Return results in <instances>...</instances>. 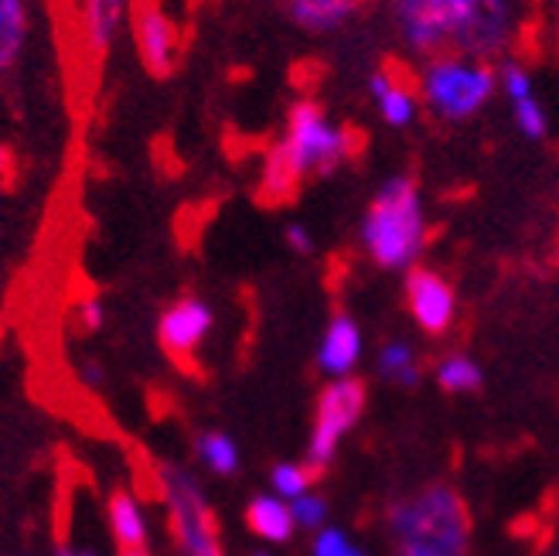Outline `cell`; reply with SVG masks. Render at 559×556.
I'll return each instance as SVG.
<instances>
[{
    "label": "cell",
    "instance_id": "1",
    "mask_svg": "<svg viewBox=\"0 0 559 556\" xmlns=\"http://www.w3.org/2000/svg\"><path fill=\"white\" fill-rule=\"evenodd\" d=\"M400 42L419 55H467L491 62L509 51L519 32L515 0H393Z\"/></svg>",
    "mask_w": 559,
    "mask_h": 556
},
{
    "label": "cell",
    "instance_id": "2",
    "mask_svg": "<svg viewBox=\"0 0 559 556\" xmlns=\"http://www.w3.org/2000/svg\"><path fill=\"white\" fill-rule=\"evenodd\" d=\"M361 246L382 270H413L427 246V212L413 178H389L361 218Z\"/></svg>",
    "mask_w": 559,
    "mask_h": 556
},
{
    "label": "cell",
    "instance_id": "3",
    "mask_svg": "<svg viewBox=\"0 0 559 556\" xmlns=\"http://www.w3.org/2000/svg\"><path fill=\"white\" fill-rule=\"evenodd\" d=\"M389 533L396 549L430 556H467L471 516L464 498L451 485H430L389 509Z\"/></svg>",
    "mask_w": 559,
    "mask_h": 556
},
{
    "label": "cell",
    "instance_id": "4",
    "mask_svg": "<svg viewBox=\"0 0 559 556\" xmlns=\"http://www.w3.org/2000/svg\"><path fill=\"white\" fill-rule=\"evenodd\" d=\"M416 93L419 106L440 123H464L498 93V66L467 55H437L419 66Z\"/></svg>",
    "mask_w": 559,
    "mask_h": 556
},
{
    "label": "cell",
    "instance_id": "5",
    "mask_svg": "<svg viewBox=\"0 0 559 556\" xmlns=\"http://www.w3.org/2000/svg\"><path fill=\"white\" fill-rule=\"evenodd\" d=\"M280 147L300 171V178L331 175L358 151V137L348 127L334 123L318 99H297L287 114V130Z\"/></svg>",
    "mask_w": 559,
    "mask_h": 556
},
{
    "label": "cell",
    "instance_id": "6",
    "mask_svg": "<svg viewBox=\"0 0 559 556\" xmlns=\"http://www.w3.org/2000/svg\"><path fill=\"white\" fill-rule=\"evenodd\" d=\"M160 485L167 495V506H171V525L181 543V556H222L215 519L194 478L185 475L181 468L167 464L160 468Z\"/></svg>",
    "mask_w": 559,
    "mask_h": 556
},
{
    "label": "cell",
    "instance_id": "7",
    "mask_svg": "<svg viewBox=\"0 0 559 556\" xmlns=\"http://www.w3.org/2000/svg\"><path fill=\"white\" fill-rule=\"evenodd\" d=\"M366 382L361 379H334L321 400H318V416H314V430H311V448H307V468H328L334 451H338L342 437L361 421L366 413Z\"/></svg>",
    "mask_w": 559,
    "mask_h": 556
},
{
    "label": "cell",
    "instance_id": "8",
    "mask_svg": "<svg viewBox=\"0 0 559 556\" xmlns=\"http://www.w3.org/2000/svg\"><path fill=\"white\" fill-rule=\"evenodd\" d=\"M406 304L413 311V321L427 331V335H443L457 318V294L443 281L437 270L413 267L406 273Z\"/></svg>",
    "mask_w": 559,
    "mask_h": 556
},
{
    "label": "cell",
    "instance_id": "9",
    "mask_svg": "<svg viewBox=\"0 0 559 556\" xmlns=\"http://www.w3.org/2000/svg\"><path fill=\"white\" fill-rule=\"evenodd\" d=\"M212 321H215L212 308L199 297H185V300L171 304L160 318V328H157L164 352L175 355L178 363H188V358L194 355V348H199L212 331Z\"/></svg>",
    "mask_w": 559,
    "mask_h": 556
},
{
    "label": "cell",
    "instance_id": "10",
    "mask_svg": "<svg viewBox=\"0 0 559 556\" xmlns=\"http://www.w3.org/2000/svg\"><path fill=\"white\" fill-rule=\"evenodd\" d=\"M498 90L512 103V117H515V127L522 130V137H528V141H543L549 133V117L536 96L533 72H528L519 59H506L498 66Z\"/></svg>",
    "mask_w": 559,
    "mask_h": 556
},
{
    "label": "cell",
    "instance_id": "11",
    "mask_svg": "<svg viewBox=\"0 0 559 556\" xmlns=\"http://www.w3.org/2000/svg\"><path fill=\"white\" fill-rule=\"evenodd\" d=\"M133 35H136V48H140V59L154 75H171L178 66V27L175 21L164 14V8L157 4H144L136 14L133 24Z\"/></svg>",
    "mask_w": 559,
    "mask_h": 556
},
{
    "label": "cell",
    "instance_id": "12",
    "mask_svg": "<svg viewBox=\"0 0 559 556\" xmlns=\"http://www.w3.org/2000/svg\"><path fill=\"white\" fill-rule=\"evenodd\" d=\"M369 96L379 109V117L389 123V127H413L416 117H419V93L416 86H409L406 75L396 72V69H376L369 75Z\"/></svg>",
    "mask_w": 559,
    "mask_h": 556
},
{
    "label": "cell",
    "instance_id": "13",
    "mask_svg": "<svg viewBox=\"0 0 559 556\" xmlns=\"http://www.w3.org/2000/svg\"><path fill=\"white\" fill-rule=\"evenodd\" d=\"M123 14H127V0H82L79 38L93 59H103V55L114 48Z\"/></svg>",
    "mask_w": 559,
    "mask_h": 556
},
{
    "label": "cell",
    "instance_id": "14",
    "mask_svg": "<svg viewBox=\"0 0 559 556\" xmlns=\"http://www.w3.org/2000/svg\"><path fill=\"white\" fill-rule=\"evenodd\" d=\"M361 358V331L358 324L348 318V315H334L324 339H321V348H318V366L321 372L334 376V379H345L355 363Z\"/></svg>",
    "mask_w": 559,
    "mask_h": 556
},
{
    "label": "cell",
    "instance_id": "15",
    "mask_svg": "<svg viewBox=\"0 0 559 556\" xmlns=\"http://www.w3.org/2000/svg\"><path fill=\"white\" fill-rule=\"evenodd\" d=\"M287 17L311 35H328L352 24L361 11V0H280Z\"/></svg>",
    "mask_w": 559,
    "mask_h": 556
},
{
    "label": "cell",
    "instance_id": "16",
    "mask_svg": "<svg viewBox=\"0 0 559 556\" xmlns=\"http://www.w3.org/2000/svg\"><path fill=\"white\" fill-rule=\"evenodd\" d=\"M246 525L266 543H287L294 536L290 506L276 495H257L246 509Z\"/></svg>",
    "mask_w": 559,
    "mask_h": 556
},
{
    "label": "cell",
    "instance_id": "17",
    "mask_svg": "<svg viewBox=\"0 0 559 556\" xmlns=\"http://www.w3.org/2000/svg\"><path fill=\"white\" fill-rule=\"evenodd\" d=\"M300 171L290 164V157L284 154V147L273 144L266 151V161H263V175H260V199L266 205H284L290 202L297 188H300Z\"/></svg>",
    "mask_w": 559,
    "mask_h": 556
},
{
    "label": "cell",
    "instance_id": "18",
    "mask_svg": "<svg viewBox=\"0 0 559 556\" xmlns=\"http://www.w3.org/2000/svg\"><path fill=\"white\" fill-rule=\"evenodd\" d=\"M27 42V4L24 0H0V79L21 59Z\"/></svg>",
    "mask_w": 559,
    "mask_h": 556
},
{
    "label": "cell",
    "instance_id": "19",
    "mask_svg": "<svg viewBox=\"0 0 559 556\" xmlns=\"http://www.w3.org/2000/svg\"><path fill=\"white\" fill-rule=\"evenodd\" d=\"M109 525H114V536L123 549H140L147 540V519L140 512L136 498L127 492L114 495V502H109Z\"/></svg>",
    "mask_w": 559,
    "mask_h": 556
},
{
    "label": "cell",
    "instance_id": "20",
    "mask_svg": "<svg viewBox=\"0 0 559 556\" xmlns=\"http://www.w3.org/2000/svg\"><path fill=\"white\" fill-rule=\"evenodd\" d=\"M433 376L443 393H471V389H478L485 382L481 366L467 355H443Z\"/></svg>",
    "mask_w": 559,
    "mask_h": 556
},
{
    "label": "cell",
    "instance_id": "21",
    "mask_svg": "<svg viewBox=\"0 0 559 556\" xmlns=\"http://www.w3.org/2000/svg\"><path fill=\"white\" fill-rule=\"evenodd\" d=\"M376 366H379V376L389 379V382H396V386H406L413 389L419 382V366H416V355L406 342H389L382 345L379 358H376Z\"/></svg>",
    "mask_w": 559,
    "mask_h": 556
},
{
    "label": "cell",
    "instance_id": "22",
    "mask_svg": "<svg viewBox=\"0 0 559 556\" xmlns=\"http://www.w3.org/2000/svg\"><path fill=\"white\" fill-rule=\"evenodd\" d=\"M199 458L215 471V475H236V471H239L236 440L226 437V434H218V430L199 437Z\"/></svg>",
    "mask_w": 559,
    "mask_h": 556
},
{
    "label": "cell",
    "instance_id": "23",
    "mask_svg": "<svg viewBox=\"0 0 559 556\" xmlns=\"http://www.w3.org/2000/svg\"><path fill=\"white\" fill-rule=\"evenodd\" d=\"M314 478H318V471H314V468H307V461H304V464L284 461V464H276V468H273V475H270L276 498H284V502H297L300 495L311 492V482H314Z\"/></svg>",
    "mask_w": 559,
    "mask_h": 556
},
{
    "label": "cell",
    "instance_id": "24",
    "mask_svg": "<svg viewBox=\"0 0 559 556\" xmlns=\"http://www.w3.org/2000/svg\"><path fill=\"white\" fill-rule=\"evenodd\" d=\"M290 516H294V525L300 530H324V519H328V502L321 495H300L297 502H290Z\"/></svg>",
    "mask_w": 559,
    "mask_h": 556
},
{
    "label": "cell",
    "instance_id": "25",
    "mask_svg": "<svg viewBox=\"0 0 559 556\" xmlns=\"http://www.w3.org/2000/svg\"><path fill=\"white\" fill-rule=\"evenodd\" d=\"M314 556H366L361 546L342 530H321L314 536Z\"/></svg>",
    "mask_w": 559,
    "mask_h": 556
},
{
    "label": "cell",
    "instance_id": "26",
    "mask_svg": "<svg viewBox=\"0 0 559 556\" xmlns=\"http://www.w3.org/2000/svg\"><path fill=\"white\" fill-rule=\"evenodd\" d=\"M287 246L294 249V253H311L314 239H311V233L300 226V222H294V226H287Z\"/></svg>",
    "mask_w": 559,
    "mask_h": 556
},
{
    "label": "cell",
    "instance_id": "27",
    "mask_svg": "<svg viewBox=\"0 0 559 556\" xmlns=\"http://www.w3.org/2000/svg\"><path fill=\"white\" fill-rule=\"evenodd\" d=\"M79 318H82V324H86V331H99V328H103V304H99L96 297L82 300Z\"/></svg>",
    "mask_w": 559,
    "mask_h": 556
},
{
    "label": "cell",
    "instance_id": "28",
    "mask_svg": "<svg viewBox=\"0 0 559 556\" xmlns=\"http://www.w3.org/2000/svg\"><path fill=\"white\" fill-rule=\"evenodd\" d=\"M82 376H86L90 386H103V369H99V363H86V366H82Z\"/></svg>",
    "mask_w": 559,
    "mask_h": 556
},
{
    "label": "cell",
    "instance_id": "29",
    "mask_svg": "<svg viewBox=\"0 0 559 556\" xmlns=\"http://www.w3.org/2000/svg\"><path fill=\"white\" fill-rule=\"evenodd\" d=\"M120 556H151V553H147L144 546H140V549H123Z\"/></svg>",
    "mask_w": 559,
    "mask_h": 556
},
{
    "label": "cell",
    "instance_id": "30",
    "mask_svg": "<svg viewBox=\"0 0 559 556\" xmlns=\"http://www.w3.org/2000/svg\"><path fill=\"white\" fill-rule=\"evenodd\" d=\"M396 556H430V553H416V549H396Z\"/></svg>",
    "mask_w": 559,
    "mask_h": 556
},
{
    "label": "cell",
    "instance_id": "31",
    "mask_svg": "<svg viewBox=\"0 0 559 556\" xmlns=\"http://www.w3.org/2000/svg\"><path fill=\"white\" fill-rule=\"evenodd\" d=\"M59 556H90V553H75V549H62Z\"/></svg>",
    "mask_w": 559,
    "mask_h": 556
},
{
    "label": "cell",
    "instance_id": "32",
    "mask_svg": "<svg viewBox=\"0 0 559 556\" xmlns=\"http://www.w3.org/2000/svg\"><path fill=\"white\" fill-rule=\"evenodd\" d=\"M546 556H559V543H556V546H552V549H549Z\"/></svg>",
    "mask_w": 559,
    "mask_h": 556
},
{
    "label": "cell",
    "instance_id": "33",
    "mask_svg": "<svg viewBox=\"0 0 559 556\" xmlns=\"http://www.w3.org/2000/svg\"><path fill=\"white\" fill-rule=\"evenodd\" d=\"M552 4H556V17H559V0H552Z\"/></svg>",
    "mask_w": 559,
    "mask_h": 556
},
{
    "label": "cell",
    "instance_id": "34",
    "mask_svg": "<svg viewBox=\"0 0 559 556\" xmlns=\"http://www.w3.org/2000/svg\"><path fill=\"white\" fill-rule=\"evenodd\" d=\"M260 556H263V553H260Z\"/></svg>",
    "mask_w": 559,
    "mask_h": 556
}]
</instances>
